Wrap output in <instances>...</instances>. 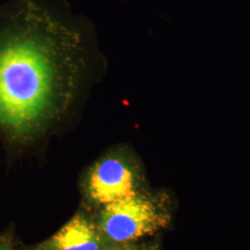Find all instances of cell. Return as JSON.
<instances>
[{"instance_id": "obj_3", "label": "cell", "mask_w": 250, "mask_h": 250, "mask_svg": "<svg viewBox=\"0 0 250 250\" xmlns=\"http://www.w3.org/2000/svg\"><path fill=\"white\" fill-rule=\"evenodd\" d=\"M143 176L134 154L123 145L103 152L81 174L79 187L83 208L100 207L142 191Z\"/></svg>"}, {"instance_id": "obj_5", "label": "cell", "mask_w": 250, "mask_h": 250, "mask_svg": "<svg viewBox=\"0 0 250 250\" xmlns=\"http://www.w3.org/2000/svg\"><path fill=\"white\" fill-rule=\"evenodd\" d=\"M101 250H159V245L154 243H125L109 244Z\"/></svg>"}, {"instance_id": "obj_4", "label": "cell", "mask_w": 250, "mask_h": 250, "mask_svg": "<svg viewBox=\"0 0 250 250\" xmlns=\"http://www.w3.org/2000/svg\"><path fill=\"white\" fill-rule=\"evenodd\" d=\"M108 245L83 208L53 235L24 250H101Z\"/></svg>"}, {"instance_id": "obj_6", "label": "cell", "mask_w": 250, "mask_h": 250, "mask_svg": "<svg viewBox=\"0 0 250 250\" xmlns=\"http://www.w3.org/2000/svg\"><path fill=\"white\" fill-rule=\"evenodd\" d=\"M0 250H17L12 238L9 235L0 236Z\"/></svg>"}, {"instance_id": "obj_2", "label": "cell", "mask_w": 250, "mask_h": 250, "mask_svg": "<svg viewBox=\"0 0 250 250\" xmlns=\"http://www.w3.org/2000/svg\"><path fill=\"white\" fill-rule=\"evenodd\" d=\"M89 211L109 244L137 242L166 228L170 222L168 197L144 190Z\"/></svg>"}, {"instance_id": "obj_1", "label": "cell", "mask_w": 250, "mask_h": 250, "mask_svg": "<svg viewBox=\"0 0 250 250\" xmlns=\"http://www.w3.org/2000/svg\"><path fill=\"white\" fill-rule=\"evenodd\" d=\"M10 19L0 31V131L33 146L78 122L107 58L63 0H21Z\"/></svg>"}]
</instances>
